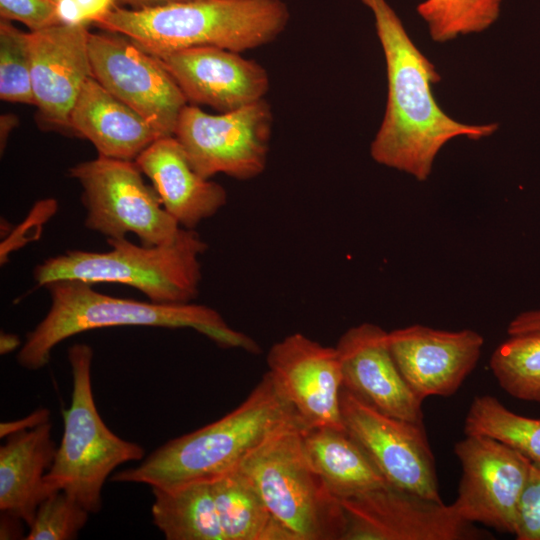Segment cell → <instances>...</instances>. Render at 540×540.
Returning a JSON list of instances; mask_svg holds the SVG:
<instances>
[{
    "label": "cell",
    "instance_id": "obj_24",
    "mask_svg": "<svg viewBox=\"0 0 540 540\" xmlns=\"http://www.w3.org/2000/svg\"><path fill=\"white\" fill-rule=\"evenodd\" d=\"M152 492L153 522L165 539L225 540L210 483L152 488Z\"/></svg>",
    "mask_w": 540,
    "mask_h": 540
},
{
    "label": "cell",
    "instance_id": "obj_36",
    "mask_svg": "<svg viewBox=\"0 0 540 540\" xmlns=\"http://www.w3.org/2000/svg\"><path fill=\"white\" fill-rule=\"evenodd\" d=\"M126 5H130L133 9H144L157 6L168 5L177 2H183L188 0H117Z\"/></svg>",
    "mask_w": 540,
    "mask_h": 540
},
{
    "label": "cell",
    "instance_id": "obj_27",
    "mask_svg": "<svg viewBox=\"0 0 540 540\" xmlns=\"http://www.w3.org/2000/svg\"><path fill=\"white\" fill-rule=\"evenodd\" d=\"M502 0H424L416 7L434 42L480 33L499 17Z\"/></svg>",
    "mask_w": 540,
    "mask_h": 540
},
{
    "label": "cell",
    "instance_id": "obj_8",
    "mask_svg": "<svg viewBox=\"0 0 540 540\" xmlns=\"http://www.w3.org/2000/svg\"><path fill=\"white\" fill-rule=\"evenodd\" d=\"M68 173L82 188L87 229L107 239L133 233L144 246L168 243L178 234L180 225L164 209L153 186L145 183L135 161L98 155Z\"/></svg>",
    "mask_w": 540,
    "mask_h": 540
},
{
    "label": "cell",
    "instance_id": "obj_22",
    "mask_svg": "<svg viewBox=\"0 0 540 540\" xmlns=\"http://www.w3.org/2000/svg\"><path fill=\"white\" fill-rule=\"evenodd\" d=\"M303 443L311 464L339 500L389 485L346 430L303 428Z\"/></svg>",
    "mask_w": 540,
    "mask_h": 540
},
{
    "label": "cell",
    "instance_id": "obj_15",
    "mask_svg": "<svg viewBox=\"0 0 540 540\" xmlns=\"http://www.w3.org/2000/svg\"><path fill=\"white\" fill-rule=\"evenodd\" d=\"M393 359L422 401L451 396L476 367L484 339L470 329L446 331L411 325L388 332Z\"/></svg>",
    "mask_w": 540,
    "mask_h": 540
},
{
    "label": "cell",
    "instance_id": "obj_35",
    "mask_svg": "<svg viewBox=\"0 0 540 540\" xmlns=\"http://www.w3.org/2000/svg\"><path fill=\"white\" fill-rule=\"evenodd\" d=\"M21 346V340L18 335L1 332L0 335V354H9Z\"/></svg>",
    "mask_w": 540,
    "mask_h": 540
},
{
    "label": "cell",
    "instance_id": "obj_6",
    "mask_svg": "<svg viewBox=\"0 0 540 540\" xmlns=\"http://www.w3.org/2000/svg\"><path fill=\"white\" fill-rule=\"evenodd\" d=\"M295 417L240 465L273 515L296 540H342L347 519L340 500L311 464Z\"/></svg>",
    "mask_w": 540,
    "mask_h": 540
},
{
    "label": "cell",
    "instance_id": "obj_23",
    "mask_svg": "<svg viewBox=\"0 0 540 540\" xmlns=\"http://www.w3.org/2000/svg\"><path fill=\"white\" fill-rule=\"evenodd\" d=\"M210 484L225 540H296L240 469Z\"/></svg>",
    "mask_w": 540,
    "mask_h": 540
},
{
    "label": "cell",
    "instance_id": "obj_5",
    "mask_svg": "<svg viewBox=\"0 0 540 540\" xmlns=\"http://www.w3.org/2000/svg\"><path fill=\"white\" fill-rule=\"evenodd\" d=\"M107 244L111 249L105 252L69 250L46 259L33 271L37 287L57 280L108 282L133 287L155 303L184 304L197 298L200 257L207 244L195 229L181 227L172 241L156 246L126 238L107 239Z\"/></svg>",
    "mask_w": 540,
    "mask_h": 540
},
{
    "label": "cell",
    "instance_id": "obj_11",
    "mask_svg": "<svg viewBox=\"0 0 540 540\" xmlns=\"http://www.w3.org/2000/svg\"><path fill=\"white\" fill-rule=\"evenodd\" d=\"M340 407L346 431L390 486L441 501L434 455L423 423L386 415L344 387Z\"/></svg>",
    "mask_w": 540,
    "mask_h": 540
},
{
    "label": "cell",
    "instance_id": "obj_28",
    "mask_svg": "<svg viewBox=\"0 0 540 540\" xmlns=\"http://www.w3.org/2000/svg\"><path fill=\"white\" fill-rule=\"evenodd\" d=\"M0 98L35 105L28 33L0 20Z\"/></svg>",
    "mask_w": 540,
    "mask_h": 540
},
{
    "label": "cell",
    "instance_id": "obj_1",
    "mask_svg": "<svg viewBox=\"0 0 540 540\" xmlns=\"http://www.w3.org/2000/svg\"><path fill=\"white\" fill-rule=\"evenodd\" d=\"M373 16L387 72V103L370 154L378 164L425 181L441 148L456 137L480 140L497 123L466 124L446 114L432 86L440 81L433 63L412 41L387 0H361Z\"/></svg>",
    "mask_w": 540,
    "mask_h": 540
},
{
    "label": "cell",
    "instance_id": "obj_31",
    "mask_svg": "<svg viewBox=\"0 0 540 540\" xmlns=\"http://www.w3.org/2000/svg\"><path fill=\"white\" fill-rule=\"evenodd\" d=\"M0 16L22 23L30 31L60 24L54 0H0Z\"/></svg>",
    "mask_w": 540,
    "mask_h": 540
},
{
    "label": "cell",
    "instance_id": "obj_13",
    "mask_svg": "<svg viewBox=\"0 0 540 540\" xmlns=\"http://www.w3.org/2000/svg\"><path fill=\"white\" fill-rule=\"evenodd\" d=\"M347 525L342 540H473L490 534L446 505L390 485L341 499Z\"/></svg>",
    "mask_w": 540,
    "mask_h": 540
},
{
    "label": "cell",
    "instance_id": "obj_33",
    "mask_svg": "<svg viewBox=\"0 0 540 540\" xmlns=\"http://www.w3.org/2000/svg\"><path fill=\"white\" fill-rule=\"evenodd\" d=\"M49 417L50 411L47 408H39L21 419L1 423L0 437L7 438L12 434L31 430L35 427L49 422Z\"/></svg>",
    "mask_w": 540,
    "mask_h": 540
},
{
    "label": "cell",
    "instance_id": "obj_2",
    "mask_svg": "<svg viewBox=\"0 0 540 540\" xmlns=\"http://www.w3.org/2000/svg\"><path fill=\"white\" fill-rule=\"evenodd\" d=\"M44 288L50 296V308L26 334L17 354V362L27 370L45 367L53 349L67 338L89 330L121 326L190 328L221 347L259 351L253 339L231 328L218 311L206 305L118 298L78 280H57Z\"/></svg>",
    "mask_w": 540,
    "mask_h": 540
},
{
    "label": "cell",
    "instance_id": "obj_32",
    "mask_svg": "<svg viewBox=\"0 0 540 540\" xmlns=\"http://www.w3.org/2000/svg\"><path fill=\"white\" fill-rule=\"evenodd\" d=\"M115 6V0H57L56 10L60 23L86 25L96 23Z\"/></svg>",
    "mask_w": 540,
    "mask_h": 540
},
{
    "label": "cell",
    "instance_id": "obj_14",
    "mask_svg": "<svg viewBox=\"0 0 540 540\" xmlns=\"http://www.w3.org/2000/svg\"><path fill=\"white\" fill-rule=\"evenodd\" d=\"M268 373L306 429L346 430L340 407L342 369L336 347L293 333L267 354Z\"/></svg>",
    "mask_w": 540,
    "mask_h": 540
},
{
    "label": "cell",
    "instance_id": "obj_29",
    "mask_svg": "<svg viewBox=\"0 0 540 540\" xmlns=\"http://www.w3.org/2000/svg\"><path fill=\"white\" fill-rule=\"evenodd\" d=\"M89 512L63 491L53 492L38 506L27 540H71L88 521Z\"/></svg>",
    "mask_w": 540,
    "mask_h": 540
},
{
    "label": "cell",
    "instance_id": "obj_9",
    "mask_svg": "<svg viewBox=\"0 0 540 540\" xmlns=\"http://www.w3.org/2000/svg\"><path fill=\"white\" fill-rule=\"evenodd\" d=\"M272 124V110L265 99L218 115L187 104L174 137L201 176L210 179L222 173L249 180L266 168Z\"/></svg>",
    "mask_w": 540,
    "mask_h": 540
},
{
    "label": "cell",
    "instance_id": "obj_25",
    "mask_svg": "<svg viewBox=\"0 0 540 540\" xmlns=\"http://www.w3.org/2000/svg\"><path fill=\"white\" fill-rule=\"evenodd\" d=\"M464 434L492 437L540 465V419L516 414L496 397L482 395L472 400Z\"/></svg>",
    "mask_w": 540,
    "mask_h": 540
},
{
    "label": "cell",
    "instance_id": "obj_10",
    "mask_svg": "<svg viewBox=\"0 0 540 540\" xmlns=\"http://www.w3.org/2000/svg\"><path fill=\"white\" fill-rule=\"evenodd\" d=\"M88 50L93 77L145 118L160 137L174 136L188 102L162 62L112 32L90 33Z\"/></svg>",
    "mask_w": 540,
    "mask_h": 540
},
{
    "label": "cell",
    "instance_id": "obj_26",
    "mask_svg": "<svg viewBox=\"0 0 540 540\" xmlns=\"http://www.w3.org/2000/svg\"><path fill=\"white\" fill-rule=\"evenodd\" d=\"M490 369L506 393L540 403V331L510 335L494 350Z\"/></svg>",
    "mask_w": 540,
    "mask_h": 540
},
{
    "label": "cell",
    "instance_id": "obj_19",
    "mask_svg": "<svg viewBox=\"0 0 540 540\" xmlns=\"http://www.w3.org/2000/svg\"><path fill=\"white\" fill-rule=\"evenodd\" d=\"M135 162L182 228L195 229L227 203L224 187L196 172L174 136L155 140Z\"/></svg>",
    "mask_w": 540,
    "mask_h": 540
},
{
    "label": "cell",
    "instance_id": "obj_3",
    "mask_svg": "<svg viewBox=\"0 0 540 540\" xmlns=\"http://www.w3.org/2000/svg\"><path fill=\"white\" fill-rule=\"evenodd\" d=\"M297 417L266 372L248 397L219 420L172 439L111 477L115 482L175 489L214 480L238 469L271 434Z\"/></svg>",
    "mask_w": 540,
    "mask_h": 540
},
{
    "label": "cell",
    "instance_id": "obj_7",
    "mask_svg": "<svg viewBox=\"0 0 540 540\" xmlns=\"http://www.w3.org/2000/svg\"><path fill=\"white\" fill-rule=\"evenodd\" d=\"M93 350L85 343L68 350L73 389L63 412L64 431L54 461L45 475L48 494L63 491L90 514L102 507V489L120 465L144 459V448L113 433L100 416L92 391Z\"/></svg>",
    "mask_w": 540,
    "mask_h": 540
},
{
    "label": "cell",
    "instance_id": "obj_17",
    "mask_svg": "<svg viewBox=\"0 0 540 540\" xmlns=\"http://www.w3.org/2000/svg\"><path fill=\"white\" fill-rule=\"evenodd\" d=\"M191 105L210 106L220 113L261 99L270 81L264 67L238 52L215 47H192L157 57Z\"/></svg>",
    "mask_w": 540,
    "mask_h": 540
},
{
    "label": "cell",
    "instance_id": "obj_21",
    "mask_svg": "<svg viewBox=\"0 0 540 540\" xmlns=\"http://www.w3.org/2000/svg\"><path fill=\"white\" fill-rule=\"evenodd\" d=\"M51 430L47 422L8 436L0 447V510L28 526L49 496L44 478L57 451Z\"/></svg>",
    "mask_w": 540,
    "mask_h": 540
},
{
    "label": "cell",
    "instance_id": "obj_16",
    "mask_svg": "<svg viewBox=\"0 0 540 540\" xmlns=\"http://www.w3.org/2000/svg\"><path fill=\"white\" fill-rule=\"evenodd\" d=\"M86 25L56 24L28 32L35 106L51 128L73 132L70 115L92 75Z\"/></svg>",
    "mask_w": 540,
    "mask_h": 540
},
{
    "label": "cell",
    "instance_id": "obj_20",
    "mask_svg": "<svg viewBox=\"0 0 540 540\" xmlns=\"http://www.w3.org/2000/svg\"><path fill=\"white\" fill-rule=\"evenodd\" d=\"M74 134L88 139L98 155L135 161L161 138L151 124L94 77L84 83L70 115Z\"/></svg>",
    "mask_w": 540,
    "mask_h": 540
},
{
    "label": "cell",
    "instance_id": "obj_12",
    "mask_svg": "<svg viewBox=\"0 0 540 540\" xmlns=\"http://www.w3.org/2000/svg\"><path fill=\"white\" fill-rule=\"evenodd\" d=\"M454 452L462 470L452 503L457 514L467 522L513 534L532 462L507 444L483 435H465Z\"/></svg>",
    "mask_w": 540,
    "mask_h": 540
},
{
    "label": "cell",
    "instance_id": "obj_38",
    "mask_svg": "<svg viewBox=\"0 0 540 540\" xmlns=\"http://www.w3.org/2000/svg\"><path fill=\"white\" fill-rule=\"evenodd\" d=\"M54 1L56 2L57 0H54Z\"/></svg>",
    "mask_w": 540,
    "mask_h": 540
},
{
    "label": "cell",
    "instance_id": "obj_34",
    "mask_svg": "<svg viewBox=\"0 0 540 540\" xmlns=\"http://www.w3.org/2000/svg\"><path fill=\"white\" fill-rule=\"evenodd\" d=\"M507 331L509 335L540 331V310L519 314L510 322Z\"/></svg>",
    "mask_w": 540,
    "mask_h": 540
},
{
    "label": "cell",
    "instance_id": "obj_30",
    "mask_svg": "<svg viewBox=\"0 0 540 540\" xmlns=\"http://www.w3.org/2000/svg\"><path fill=\"white\" fill-rule=\"evenodd\" d=\"M513 535L517 540H540V465L532 463L521 495Z\"/></svg>",
    "mask_w": 540,
    "mask_h": 540
},
{
    "label": "cell",
    "instance_id": "obj_4",
    "mask_svg": "<svg viewBox=\"0 0 540 540\" xmlns=\"http://www.w3.org/2000/svg\"><path fill=\"white\" fill-rule=\"evenodd\" d=\"M289 19L282 0H188L144 9L115 5L95 24L162 57L201 46L241 53L274 41Z\"/></svg>",
    "mask_w": 540,
    "mask_h": 540
},
{
    "label": "cell",
    "instance_id": "obj_18",
    "mask_svg": "<svg viewBox=\"0 0 540 540\" xmlns=\"http://www.w3.org/2000/svg\"><path fill=\"white\" fill-rule=\"evenodd\" d=\"M343 387L380 412L423 423L422 403L401 375L388 332L372 323L349 328L339 339Z\"/></svg>",
    "mask_w": 540,
    "mask_h": 540
},
{
    "label": "cell",
    "instance_id": "obj_37",
    "mask_svg": "<svg viewBox=\"0 0 540 540\" xmlns=\"http://www.w3.org/2000/svg\"><path fill=\"white\" fill-rule=\"evenodd\" d=\"M17 124L16 117L13 115H2L1 116V128H0V140H1V151L5 149L7 142V137L13 127Z\"/></svg>",
    "mask_w": 540,
    "mask_h": 540
}]
</instances>
